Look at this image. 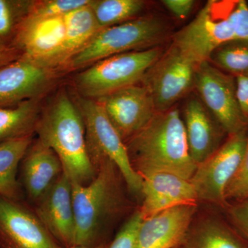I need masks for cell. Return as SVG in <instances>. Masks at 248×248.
Returning <instances> with one entry per match:
<instances>
[{"label":"cell","mask_w":248,"mask_h":248,"mask_svg":"<svg viewBox=\"0 0 248 248\" xmlns=\"http://www.w3.org/2000/svg\"><path fill=\"white\" fill-rule=\"evenodd\" d=\"M248 136V128L230 135L211 156L197 166L190 181L199 202L226 208V189L244 157Z\"/></svg>","instance_id":"obj_8"},{"label":"cell","mask_w":248,"mask_h":248,"mask_svg":"<svg viewBox=\"0 0 248 248\" xmlns=\"http://www.w3.org/2000/svg\"><path fill=\"white\" fill-rule=\"evenodd\" d=\"M143 218L140 210H137L124 223L108 248H134L135 239Z\"/></svg>","instance_id":"obj_29"},{"label":"cell","mask_w":248,"mask_h":248,"mask_svg":"<svg viewBox=\"0 0 248 248\" xmlns=\"http://www.w3.org/2000/svg\"><path fill=\"white\" fill-rule=\"evenodd\" d=\"M125 143L132 166L141 178L166 172L190 180L197 169L189 151L182 115L176 108L156 112Z\"/></svg>","instance_id":"obj_1"},{"label":"cell","mask_w":248,"mask_h":248,"mask_svg":"<svg viewBox=\"0 0 248 248\" xmlns=\"http://www.w3.org/2000/svg\"><path fill=\"white\" fill-rule=\"evenodd\" d=\"M118 169L110 160L99 165L86 185L71 182L76 231L73 246L93 247L102 228L120 213L124 197Z\"/></svg>","instance_id":"obj_3"},{"label":"cell","mask_w":248,"mask_h":248,"mask_svg":"<svg viewBox=\"0 0 248 248\" xmlns=\"http://www.w3.org/2000/svg\"><path fill=\"white\" fill-rule=\"evenodd\" d=\"M22 56L20 51L12 45L0 42V67L16 61Z\"/></svg>","instance_id":"obj_34"},{"label":"cell","mask_w":248,"mask_h":248,"mask_svg":"<svg viewBox=\"0 0 248 248\" xmlns=\"http://www.w3.org/2000/svg\"><path fill=\"white\" fill-rule=\"evenodd\" d=\"M183 248L182 247V246H179V247H177V248Z\"/></svg>","instance_id":"obj_36"},{"label":"cell","mask_w":248,"mask_h":248,"mask_svg":"<svg viewBox=\"0 0 248 248\" xmlns=\"http://www.w3.org/2000/svg\"><path fill=\"white\" fill-rule=\"evenodd\" d=\"M90 0H44L32 1L27 16L48 17L65 16L75 10L91 4Z\"/></svg>","instance_id":"obj_27"},{"label":"cell","mask_w":248,"mask_h":248,"mask_svg":"<svg viewBox=\"0 0 248 248\" xmlns=\"http://www.w3.org/2000/svg\"><path fill=\"white\" fill-rule=\"evenodd\" d=\"M235 80L240 108L248 119V76H237Z\"/></svg>","instance_id":"obj_33"},{"label":"cell","mask_w":248,"mask_h":248,"mask_svg":"<svg viewBox=\"0 0 248 248\" xmlns=\"http://www.w3.org/2000/svg\"><path fill=\"white\" fill-rule=\"evenodd\" d=\"M32 1L0 0V42L11 45L18 28L27 17Z\"/></svg>","instance_id":"obj_26"},{"label":"cell","mask_w":248,"mask_h":248,"mask_svg":"<svg viewBox=\"0 0 248 248\" xmlns=\"http://www.w3.org/2000/svg\"><path fill=\"white\" fill-rule=\"evenodd\" d=\"M66 248H108L107 245L99 244L93 247H84V246H71V247Z\"/></svg>","instance_id":"obj_35"},{"label":"cell","mask_w":248,"mask_h":248,"mask_svg":"<svg viewBox=\"0 0 248 248\" xmlns=\"http://www.w3.org/2000/svg\"><path fill=\"white\" fill-rule=\"evenodd\" d=\"M228 215L234 226L248 240V200L240 201L228 206Z\"/></svg>","instance_id":"obj_31"},{"label":"cell","mask_w":248,"mask_h":248,"mask_svg":"<svg viewBox=\"0 0 248 248\" xmlns=\"http://www.w3.org/2000/svg\"><path fill=\"white\" fill-rule=\"evenodd\" d=\"M162 3L174 17L181 19L189 16L195 4L192 0H164Z\"/></svg>","instance_id":"obj_32"},{"label":"cell","mask_w":248,"mask_h":248,"mask_svg":"<svg viewBox=\"0 0 248 248\" xmlns=\"http://www.w3.org/2000/svg\"><path fill=\"white\" fill-rule=\"evenodd\" d=\"M66 37L65 16H27L18 28L11 45L23 58L48 67L63 46Z\"/></svg>","instance_id":"obj_11"},{"label":"cell","mask_w":248,"mask_h":248,"mask_svg":"<svg viewBox=\"0 0 248 248\" xmlns=\"http://www.w3.org/2000/svg\"><path fill=\"white\" fill-rule=\"evenodd\" d=\"M21 164L24 187L33 200H40L63 172L58 155L39 139L32 142Z\"/></svg>","instance_id":"obj_19"},{"label":"cell","mask_w":248,"mask_h":248,"mask_svg":"<svg viewBox=\"0 0 248 248\" xmlns=\"http://www.w3.org/2000/svg\"><path fill=\"white\" fill-rule=\"evenodd\" d=\"M161 55V50L154 47L103 59L78 75L77 88L82 97L97 100L138 84Z\"/></svg>","instance_id":"obj_6"},{"label":"cell","mask_w":248,"mask_h":248,"mask_svg":"<svg viewBox=\"0 0 248 248\" xmlns=\"http://www.w3.org/2000/svg\"><path fill=\"white\" fill-rule=\"evenodd\" d=\"M236 1L210 0L174 36L172 45L197 66L209 61L218 47L236 40L229 15Z\"/></svg>","instance_id":"obj_7"},{"label":"cell","mask_w":248,"mask_h":248,"mask_svg":"<svg viewBox=\"0 0 248 248\" xmlns=\"http://www.w3.org/2000/svg\"><path fill=\"white\" fill-rule=\"evenodd\" d=\"M181 246L183 248H248L222 220L211 214H196Z\"/></svg>","instance_id":"obj_20"},{"label":"cell","mask_w":248,"mask_h":248,"mask_svg":"<svg viewBox=\"0 0 248 248\" xmlns=\"http://www.w3.org/2000/svg\"><path fill=\"white\" fill-rule=\"evenodd\" d=\"M40 112V98L0 107V143L32 135Z\"/></svg>","instance_id":"obj_22"},{"label":"cell","mask_w":248,"mask_h":248,"mask_svg":"<svg viewBox=\"0 0 248 248\" xmlns=\"http://www.w3.org/2000/svg\"><path fill=\"white\" fill-rule=\"evenodd\" d=\"M97 101L125 142L140 132L156 112L151 93L143 84L124 88Z\"/></svg>","instance_id":"obj_12"},{"label":"cell","mask_w":248,"mask_h":248,"mask_svg":"<svg viewBox=\"0 0 248 248\" xmlns=\"http://www.w3.org/2000/svg\"><path fill=\"white\" fill-rule=\"evenodd\" d=\"M78 108L84 121L88 152L93 166L97 169L103 161L110 160L118 169L128 190L141 197L142 178L133 169L125 141L102 104L97 100L81 97Z\"/></svg>","instance_id":"obj_4"},{"label":"cell","mask_w":248,"mask_h":248,"mask_svg":"<svg viewBox=\"0 0 248 248\" xmlns=\"http://www.w3.org/2000/svg\"><path fill=\"white\" fill-rule=\"evenodd\" d=\"M198 204L179 205L143 220L134 248L179 247L198 212Z\"/></svg>","instance_id":"obj_15"},{"label":"cell","mask_w":248,"mask_h":248,"mask_svg":"<svg viewBox=\"0 0 248 248\" xmlns=\"http://www.w3.org/2000/svg\"></svg>","instance_id":"obj_37"},{"label":"cell","mask_w":248,"mask_h":248,"mask_svg":"<svg viewBox=\"0 0 248 248\" xmlns=\"http://www.w3.org/2000/svg\"><path fill=\"white\" fill-rule=\"evenodd\" d=\"M55 81L53 68L21 57L0 67V107L40 98Z\"/></svg>","instance_id":"obj_13"},{"label":"cell","mask_w":248,"mask_h":248,"mask_svg":"<svg viewBox=\"0 0 248 248\" xmlns=\"http://www.w3.org/2000/svg\"><path fill=\"white\" fill-rule=\"evenodd\" d=\"M35 131L58 155L71 182L86 185L94 179L97 169L88 152L82 116L66 93L59 94L40 116Z\"/></svg>","instance_id":"obj_2"},{"label":"cell","mask_w":248,"mask_h":248,"mask_svg":"<svg viewBox=\"0 0 248 248\" xmlns=\"http://www.w3.org/2000/svg\"><path fill=\"white\" fill-rule=\"evenodd\" d=\"M166 32L164 21L153 16L102 29L66 66L77 69L113 55L151 47L162 40Z\"/></svg>","instance_id":"obj_5"},{"label":"cell","mask_w":248,"mask_h":248,"mask_svg":"<svg viewBox=\"0 0 248 248\" xmlns=\"http://www.w3.org/2000/svg\"><path fill=\"white\" fill-rule=\"evenodd\" d=\"M0 248H62L37 215L0 197Z\"/></svg>","instance_id":"obj_14"},{"label":"cell","mask_w":248,"mask_h":248,"mask_svg":"<svg viewBox=\"0 0 248 248\" xmlns=\"http://www.w3.org/2000/svg\"><path fill=\"white\" fill-rule=\"evenodd\" d=\"M91 4L65 16L66 37L64 42L60 53L49 63L48 68L54 69L55 67L62 65L66 66L70 60L102 30L94 17Z\"/></svg>","instance_id":"obj_21"},{"label":"cell","mask_w":248,"mask_h":248,"mask_svg":"<svg viewBox=\"0 0 248 248\" xmlns=\"http://www.w3.org/2000/svg\"><path fill=\"white\" fill-rule=\"evenodd\" d=\"M197 65L174 46L146 72L142 81L151 93L155 110L172 108L194 86Z\"/></svg>","instance_id":"obj_10"},{"label":"cell","mask_w":248,"mask_h":248,"mask_svg":"<svg viewBox=\"0 0 248 248\" xmlns=\"http://www.w3.org/2000/svg\"><path fill=\"white\" fill-rule=\"evenodd\" d=\"M141 207L143 220L169 209L198 204V198L190 180L170 173H153L142 177Z\"/></svg>","instance_id":"obj_17"},{"label":"cell","mask_w":248,"mask_h":248,"mask_svg":"<svg viewBox=\"0 0 248 248\" xmlns=\"http://www.w3.org/2000/svg\"><path fill=\"white\" fill-rule=\"evenodd\" d=\"M218 69L237 76H248V42L234 40L217 48L209 61Z\"/></svg>","instance_id":"obj_25"},{"label":"cell","mask_w":248,"mask_h":248,"mask_svg":"<svg viewBox=\"0 0 248 248\" xmlns=\"http://www.w3.org/2000/svg\"><path fill=\"white\" fill-rule=\"evenodd\" d=\"M37 217L54 239L66 248L73 246L76 231L72 184L62 172L56 182L39 200Z\"/></svg>","instance_id":"obj_16"},{"label":"cell","mask_w":248,"mask_h":248,"mask_svg":"<svg viewBox=\"0 0 248 248\" xmlns=\"http://www.w3.org/2000/svg\"><path fill=\"white\" fill-rule=\"evenodd\" d=\"M226 200L236 202L248 200V136L246 150L234 177L227 187Z\"/></svg>","instance_id":"obj_28"},{"label":"cell","mask_w":248,"mask_h":248,"mask_svg":"<svg viewBox=\"0 0 248 248\" xmlns=\"http://www.w3.org/2000/svg\"><path fill=\"white\" fill-rule=\"evenodd\" d=\"M94 17L102 29L133 20L144 9L142 0H99L91 4Z\"/></svg>","instance_id":"obj_24"},{"label":"cell","mask_w":248,"mask_h":248,"mask_svg":"<svg viewBox=\"0 0 248 248\" xmlns=\"http://www.w3.org/2000/svg\"><path fill=\"white\" fill-rule=\"evenodd\" d=\"M229 19L236 40L248 42V6L246 1H236Z\"/></svg>","instance_id":"obj_30"},{"label":"cell","mask_w":248,"mask_h":248,"mask_svg":"<svg viewBox=\"0 0 248 248\" xmlns=\"http://www.w3.org/2000/svg\"><path fill=\"white\" fill-rule=\"evenodd\" d=\"M183 122L190 156L197 166L221 146L223 135L226 133L202 100L197 98H192L186 102Z\"/></svg>","instance_id":"obj_18"},{"label":"cell","mask_w":248,"mask_h":248,"mask_svg":"<svg viewBox=\"0 0 248 248\" xmlns=\"http://www.w3.org/2000/svg\"><path fill=\"white\" fill-rule=\"evenodd\" d=\"M195 86L201 100L228 135L248 128L236 96V80L205 61L196 68Z\"/></svg>","instance_id":"obj_9"},{"label":"cell","mask_w":248,"mask_h":248,"mask_svg":"<svg viewBox=\"0 0 248 248\" xmlns=\"http://www.w3.org/2000/svg\"><path fill=\"white\" fill-rule=\"evenodd\" d=\"M32 142V135H29L0 143V197L14 201L17 198L18 168Z\"/></svg>","instance_id":"obj_23"}]
</instances>
